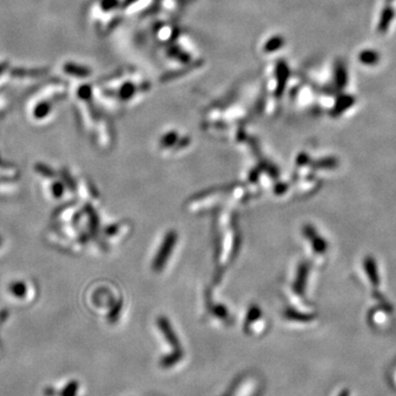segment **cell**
I'll return each instance as SVG.
<instances>
[{"mask_svg": "<svg viewBox=\"0 0 396 396\" xmlns=\"http://www.w3.org/2000/svg\"><path fill=\"white\" fill-rule=\"evenodd\" d=\"M395 16V10L392 6H385L382 10L380 21L378 23V31L380 33H385L389 30L391 22L393 21Z\"/></svg>", "mask_w": 396, "mask_h": 396, "instance_id": "obj_1", "label": "cell"}, {"mask_svg": "<svg viewBox=\"0 0 396 396\" xmlns=\"http://www.w3.org/2000/svg\"><path fill=\"white\" fill-rule=\"evenodd\" d=\"M334 84L338 89H343L348 84V73L346 65L341 61H337L334 65Z\"/></svg>", "mask_w": 396, "mask_h": 396, "instance_id": "obj_2", "label": "cell"}, {"mask_svg": "<svg viewBox=\"0 0 396 396\" xmlns=\"http://www.w3.org/2000/svg\"><path fill=\"white\" fill-rule=\"evenodd\" d=\"M355 101H356L355 96H352V95L339 96V98L336 101V105H334L333 112H336V114H340V112L347 110L348 108H350L353 103H355Z\"/></svg>", "mask_w": 396, "mask_h": 396, "instance_id": "obj_3", "label": "cell"}, {"mask_svg": "<svg viewBox=\"0 0 396 396\" xmlns=\"http://www.w3.org/2000/svg\"><path fill=\"white\" fill-rule=\"evenodd\" d=\"M359 61L364 65H375L379 63L380 54L373 50H364L359 54Z\"/></svg>", "mask_w": 396, "mask_h": 396, "instance_id": "obj_4", "label": "cell"}, {"mask_svg": "<svg viewBox=\"0 0 396 396\" xmlns=\"http://www.w3.org/2000/svg\"><path fill=\"white\" fill-rule=\"evenodd\" d=\"M389 1H393V0H389Z\"/></svg>", "mask_w": 396, "mask_h": 396, "instance_id": "obj_5", "label": "cell"}]
</instances>
